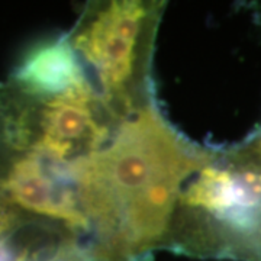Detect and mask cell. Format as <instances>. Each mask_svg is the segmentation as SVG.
I'll list each match as a JSON object with an SVG mask.
<instances>
[{
    "label": "cell",
    "instance_id": "obj_1",
    "mask_svg": "<svg viewBox=\"0 0 261 261\" xmlns=\"http://www.w3.org/2000/svg\"><path fill=\"white\" fill-rule=\"evenodd\" d=\"M202 164L148 109L123 122L109 148L71 163L75 196L100 238L96 257L130 261L159 244L181 180Z\"/></svg>",
    "mask_w": 261,
    "mask_h": 261
},
{
    "label": "cell",
    "instance_id": "obj_2",
    "mask_svg": "<svg viewBox=\"0 0 261 261\" xmlns=\"http://www.w3.org/2000/svg\"><path fill=\"white\" fill-rule=\"evenodd\" d=\"M148 18L142 2H112L75 34L74 48L94 68L109 100H125Z\"/></svg>",
    "mask_w": 261,
    "mask_h": 261
},
{
    "label": "cell",
    "instance_id": "obj_3",
    "mask_svg": "<svg viewBox=\"0 0 261 261\" xmlns=\"http://www.w3.org/2000/svg\"><path fill=\"white\" fill-rule=\"evenodd\" d=\"M13 84L35 97L64 96L90 87L68 42L57 41L32 51L20 64Z\"/></svg>",
    "mask_w": 261,
    "mask_h": 261
},
{
    "label": "cell",
    "instance_id": "obj_4",
    "mask_svg": "<svg viewBox=\"0 0 261 261\" xmlns=\"http://www.w3.org/2000/svg\"><path fill=\"white\" fill-rule=\"evenodd\" d=\"M19 222H20V216L18 211L0 193V241H5L6 237L15 232L16 226H19Z\"/></svg>",
    "mask_w": 261,
    "mask_h": 261
}]
</instances>
